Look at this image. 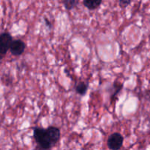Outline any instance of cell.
Masks as SVG:
<instances>
[{
	"instance_id": "obj_11",
	"label": "cell",
	"mask_w": 150,
	"mask_h": 150,
	"mask_svg": "<svg viewBox=\"0 0 150 150\" xmlns=\"http://www.w3.org/2000/svg\"><path fill=\"white\" fill-rule=\"evenodd\" d=\"M35 150H45V149H42V148H40V147H39V146H37V148H36V149Z\"/></svg>"
},
{
	"instance_id": "obj_7",
	"label": "cell",
	"mask_w": 150,
	"mask_h": 150,
	"mask_svg": "<svg viewBox=\"0 0 150 150\" xmlns=\"http://www.w3.org/2000/svg\"><path fill=\"white\" fill-rule=\"evenodd\" d=\"M61 2L64 4V7L67 10H73L74 7H76L79 4V0H63Z\"/></svg>"
},
{
	"instance_id": "obj_9",
	"label": "cell",
	"mask_w": 150,
	"mask_h": 150,
	"mask_svg": "<svg viewBox=\"0 0 150 150\" xmlns=\"http://www.w3.org/2000/svg\"><path fill=\"white\" fill-rule=\"evenodd\" d=\"M130 3H131L130 0H120L119 1V5L121 8H125Z\"/></svg>"
},
{
	"instance_id": "obj_8",
	"label": "cell",
	"mask_w": 150,
	"mask_h": 150,
	"mask_svg": "<svg viewBox=\"0 0 150 150\" xmlns=\"http://www.w3.org/2000/svg\"><path fill=\"white\" fill-rule=\"evenodd\" d=\"M122 87H123V84L122 83H120V82H118V81H117H117L114 82V90H115V91H114V92L112 94V95H111V102H112V101L114 100V98H115L116 95H117V94H118L119 92H120V91L122 90Z\"/></svg>"
},
{
	"instance_id": "obj_6",
	"label": "cell",
	"mask_w": 150,
	"mask_h": 150,
	"mask_svg": "<svg viewBox=\"0 0 150 150\" xmlns=\"http://www.w3.org/2000/svg\"><path fill=\"white\" fill-rule=\"evenodd\" d=\"M88 89V86L86 83L84 82L80 81L76 85V91L79 95H84L86 93Z\"/></svg>"
},
{
	"instance_id": "obj_10",
	"label": "cell",
	"mask_w": 150,
	"mask_h": 150,
	"mask_svg": "<svg viewBox=\"0 0 150 150\" xmlns=\"http://www.w3.org/2000/svg\"><path fill=\"white\" fill-rule=\"evenodd\" d=\"M44 21H45V24H46V26H48V27L51 28V23L49 22V21H48V19L46 18H44Z\"/></svg>"
},
{
	"instance_id": "obj_2",
	"label": "cell",
	"mask_w": 150,
	"mask_h": 150,
	"mask_svg": "<svg viewBox=\"0 0 150 150\" xmlns=\"http://www.w3.org/2000/svg\"><path fill=\"white\" fill-rule=\"evenodd\" d=\"M13 38L8 32H3L0 35V57L1 59L10 49L13 43Z\"/></svg>"
},
{
	"instance_id": "obj_3",
	"label": "cell",
	"mask_w": 150,
	"mask_h": 150,
	"mask_svg": "<svg viewBox=\"0 0 150 150\" xmlns=\"http://www.w3.org/2000/svg\"><path fill=\"white\" fill-rule=\"evenodd\" d=\"M124 142V138L120 133H114L111 134L107 141L108 147L111 150H120Z\"/></svg>"
},
{
	"instance_id": "obj_1",
	"label": "cell",
	"mask_w": 150,
	"mask_h": 150,
	"mask_svg": "<svg viewBox=\"0 0 150 150\" xmlns=\"http://www.w3.org/2000/svg\"><path fill=\"white\" fill-rule=\"evenodd\" d=\"M33 137L38 146L48 150L58 143L61 137V132L59 128L54 126H50L46 129L36 127L33 130Z\"/></svg>"
},
{
	"instance_id": "obj_5",
	"label": "cell",
	"mask_w": 150,
	"mask_h": 150,
	"mask_svg": "<svg viewBox=\"0 0 150 150\" xmlns=\"http://www.w3.org/2000/svg\"><path fill=\"white\" fill-rule=\"evenodd\" d=\"M102 4L101 0H83V4L87 9L90 10H94L98 8Z\"/></svg>"
},
{
	"instance_id": "obj_4",
	"label": "cell",
	"mask_w": 150,
	"mask_h": 150,
	"mask_svg": "<svg viewBox=\"0 0 150 150\" xmlns=\"http://www.w3.org/2000/svg\"><path fill=\"white\" fill-rule=\"evenodd\" d=\"M25 48H26V44L23 40L20 39L13 40L10 51L13 55L20 56L24 52Z\"/></svg>"
}]
</instances>
